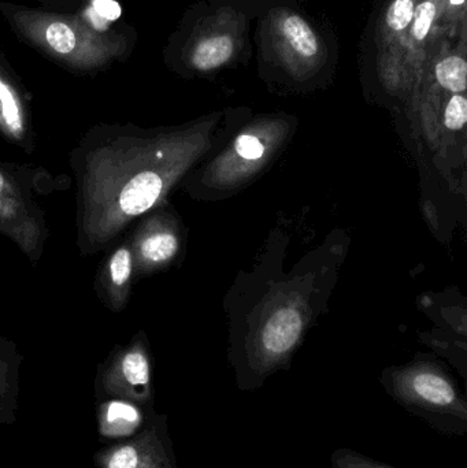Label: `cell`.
I'll use <instances>...</instances> for the list:
<instances>
[{"label": "cell", "instance_id": "obj_16", "mask_svg": "<svg viewBox=\"0 0 467 468\" xmlns=\"http://www.w3.org/2000/svg\"><path fill=\"white\" fill-rule=\"evenodd\" d=\"M331 464L334 468H395L383 462L365 456L351 448H339L331 455Z\"/></svg>", "mask_w": 467, "mask_h": 468}, {"label": "cell", "instance_id": "obj_12", "mask_svg": "<svg viewBox=\"0 0 467 468\" xmlns=\"http://www.w3.org/2000/svg\"><path fill=\"white\" fill-rule=\"evenodd\" d=\"M233 41L228 36H214L199 41L189 54V63L199 71L213 70L229 60Z\"/></svg>", "mask_w": 467, "mask_h": 468}, {"label": "cell", "instance_id": "obj_19", "mask_svg": "<svg viewBox=\"0 0 467 468\" xmlns=\"http://www.w3.org/2000/svg\"><path fill=\"white\" fill-rule=\"evenodd\" d=\"M436 16V5L432 2H424L414 8L413 36L416 40H424L432 27Z\"/></svg>", "mask_w": 467, "mask_h": 468}, {"label": "cell", "instance_id": "obj_8", "mask_svg": "<svg viewBox=\"0 0 467 468\" xmlns=\"http://www.w3.org/2000/svg\"><path fill=\"white\" fill-rule=\"evenodd\" d=\"M27 128V95L5 52L0 51V131L14 140L24 139Z\"/></svg>", "mask_w": 467, "mask_h": 468}, {"label": "cell", "instance_id": "obj_11", "mask_svg": "<svg viewBox=\"0 0 467 468\" xmlns=\"http://www.w3.org/2000/svg\"><path fill=\"white\" fill-rule=\"evenodd\" d=\"M177 250V236L164 228L145 230L137 241L140 264L144 267L162 266L173 259Z\"/></svg>", "mask_w": 467, "mask_h": 468}, {"label": "cell", "instance_id": "obj_4", "mask_svg": "<svg viewBox=\"0 0 467 468\" xmlns=\"http://www.w3.org/2000/svg\"><path fill=\"white\" fill-rule=\"evenodd\" d=\"M95 399H120L155 409L150 357L143 344L115 352L99 368Z\"/></svg>", "mask_w": 467, "mask_h": 468}, {"label": "cell", "instance_id": "obj_2", "mask_svg": "<svg viewBox=\"0 0 467 468\" xmlns=\"http://www.w3.org/2000/svg\"><path fill=\"white\" fill-rule=\"evenodd\" d=\"M0 16L19 43L79 76L125 63L136 44V32L126 22L98 21L84 10L60 13L0 0Z\"/></svg>", "mask_w": 467, "mask_h": 468}, {"label": "cell", "instance_id": "obj_13", "mask_svg": "<svg viewBox=\"0 0 467 468\" xmlns=\"http://www.w3.org/2000/svg\"><path fill=\"white\" fill-rule=\"evenodd\" d=\"M282 35L291 47L304 58L314 57L318 52V40L314 30L301 16H291L282 21Z\"/></svg>", "mask_w": 467, "mask_h": 468}, {"label": "cell", "instance_id": "obj_5", "mask_svg": "<svg viewBox=\"0 0 467 468\" xmlns=\"http://www.w3.org/2000/svg\"><path fill=\"white\" fill-rule=\"evenodd\" d=\"M96 468H178L166 414H156L132 439L103 445L93 455Z\"/></svg>", "mask_w": 467, "mask_h": 468}, {"label": "cell", "instance_id": "obj_15", "mask_svg": "<svg viewBox=\"0 0 467 468\" xmlns=\"http://www.w3.org/2000/svg\"><path fill=\"white\" fill-rule=\"evenodd\" d=\"M132 274V253L128 248L115 250L109 261V278L112 289L123 297Z\"/></svg>", "mask_w": 467, "mask_h": 468}, {"label": "cell", "instance_id": "obj_3", "mask_svg": "<svg viewBox=\"0 0 467 468\" xmlns=\"http://www.w3.org/2000/svg\"><path fill=\"white\" fill-rule=\"evenodd\" d=\"M387 393L409 414L447 437L467 434V401L457 382L430 362L392 368L383 377Z\"/></svg>", "mask_w": 467, "mask_h": 468}, {"label": "cell", "instance_id": "obj_14", "mask_svg": "<svg viewBox=\"0 0 467 468\" xmlns=\"http://www.w3.org/2000/svg\"><path fill=\"white\" fill-rule=\"evenodd\" d=\"M467 63L463 58L452 55L436 66V79L439 84L454 93L465 92Z\"/></svg>", "mask_w": 467, "mask_h": 468}, {"label": "cell", "instance_id": "obj_9", "mask_svg": "<svg viewBox=\"0 0 467 468\" xmlns=\"http://www.w3.org/2000/svg\"><path fill=\"white\" fill-rule=\"evenodd\" d=\"M0 229L13 236L27 252L36 247L37 229L27 216L18 192L2 172H0Z\"/></svg>", "mask_w": 467, "mask_h": 468}, {"label": "cell", "instance_id": "obj_18", "mask_svg": "<svg viewBox=\"0 0 467 468\" xmlns=\"http://www.w3.org/2000/svg\"><path fill=\"white\" fill-rule=\"evenodd\" d=\"M467 121V101L465 96L454 95L447 104L444 112V125L450 131H461L466 125Z\"/></svg>", "mask_w": 467, "mask_h": 468}, {"label": "cell", "instance_id": "obj_6", "mask_svg": "<svg viewBox=\"0 0 467 468\" xmlns=\"http://www.w3.org/2000/svg\"><path fill=\"white\" fill-rule=\"evenodd\" d=\"M279 143V137L274 139L260 129L244 132L229 150L211 165L208 180L217 188L239 186L260 170Z\"/></svg>", "mask_w": 467, "mask_h": 468}, {"label": "cell", "instance_id": "obj_7", "mask_svg": "<svg viewBox=\"0 0 467 468\" xmlns=\"http://www.w3.org/2000/svg\"><path fill=\"white\" fill-rule=\"evenodd\" d=\"M155 409L133 401L107 399L95 403L96 429L101 445L125 441L144 431L155 420Z\"/></svg>", "mask_w": 467, "mask_h": 468}, {"label": "cell", "instance_id": "obj_1", "mask_svg": "<svg viewBox=\"0 0 467 468\" xmlns=\"http://www.w3.org/2000/svg\"><path fill=\"white\" fill-rule=\"evenodd\" d=\"M208 145L205 132L186 131L115 137L93 151L82 183V227L90 242L104 244L158 205Z\"/></svg>", "mask_w": 467, "mask_h": 468}, {"label": "cell", "instance_id": "obj_17", "mask_svg": "<svg viewBox=\"0 0 467 468\" xmlns=\"http://www.w3.org/2000/svg\"><path fill=\"white\" fill-rule=\"evenodd\" d=\"M414 16V3L411 0H395L387 14V24L392 30H405Z\"/></svg>", "mask_w": 467, "mask_h": 468}, {"label": "cell", "instance_id": "obj_10", "mask_svg": "<svg viewBox=\"0 0 467 468\" xmlns=\"http://www.w3.org/2000/svg\"><path fill=\"white\" fill-rule=\"evenodd\" d=\"M18 359L0 349V426H14L18 411Z\"/></svg>", "mask_w": 467, "mask_h": 468}, {"label": "cell", "instance_id": "obj_20", "mask_svg": "<svg viewBox=\"0 0 467 468\" xmlns=\"http://www.w3.org/2000/svg\"><path fill=\"white\" fill-rule=\"evenodd\" d=\"M41 7L60 13H76L90 5L93 0H35Z\"/></svg>", "mask_w": 467, "mask_h": 468}, {"label": "cell", "instance_id": "obj_21", "mask_svg": "<svg viewBox=\"0 0 467 468\" xmlns=\"http://www.w3.org/2000/svg\"><path fill=\"white\" fill-rule=\"evenodd\" d=\"M451 2V5H462V3H465V0H450Z\"/></svg>", "mask_w": 467, "mask_h": 468}]
</instances>
